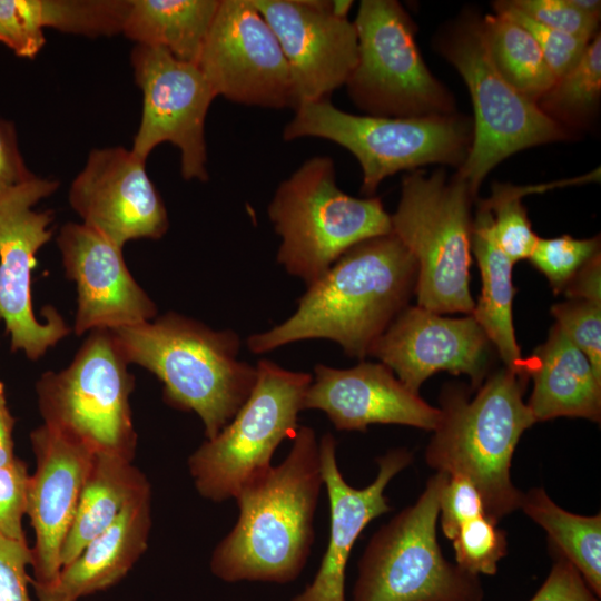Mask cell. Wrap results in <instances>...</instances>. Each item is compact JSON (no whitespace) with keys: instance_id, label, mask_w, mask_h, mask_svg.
<instances>
[{"instance_id":"ac0fdd59","label":"cell","mask_w":601,"mask_h":601,"mask_svg":"<svg viewBox=\"0 0 601 601\" xmlns=\"http://www.w3.org/2000/svg\"><path fill=\"white\" fill-rule=\"evenodd\" d=\"M485 333L472 315L461 318L406 306L372 344L367 356L386 365L412 392L433 374H465L477 388L489 366Z\"/></svg>"},{"instance_id":"6da1fadb","label":"cell","mask_w":601,"mask_h":601,"mask_svg":"<svg viewBox=\"0 0 601 601\" xmlns=\"http://www.w3.org/2000/svg\"><path fill=\"white\" fill-rule=\"evenodd\" d=\"M417 265L393 234L363 240L341 255L298 298L295 312L266 332L250 335L253 354L305 339H329L363 359L407 306Z\"/></svg>"},{"instance_id":"cb8c5ba5","label":"cell","mask_w":601,"mask_h":601,"mask_svg":"<svg viewBox=\"0 0 601 601\" xmlns=\"http://www.w3.org/2000/svg\"><path fill=\"white\" fill-rule=\"evenodd\" d=\"M150 525L148 489L132 499L72 562L62 566L57 581L49 587L78 600L114 585L147 549Z\"/></svg>"},{"instance_id":"8fae6325","label":"cell","mask_w":601,"mask_h":601,"mask_svg":"<svg viewBox=\"0 0 601 601\" xmlns=\"http://www.w3.org/2000/svg\"><path fill=\"white\" fill-rule=\"evenodd\" d=\"M441 50L465 81L474 109L471 145L456 174L469 185L473 197L489 171L505 158L566 137L561 125L496 71L480 21L455 24L442 40Z\"/></svg>"},{"instance_id":"f35d334b","label":"cell","mask_w":601,"mask_h":601,"mask_svg":"<svg viewBox=\"0 0 601 601\" xmlns=\"http://www.w3.org/2000/svg\"><path fill=\"white\" fill-rule=\"evenodd\" d=\"M511 3L531 19L563 33L589 41L599 33L600 18L580 11L569 0H512Z\"/></svg>"},{"instance_id":"9c48e42d","label":"cell","mask_w":601,"mask_h":601,"mask_svg":"<svg viewBox=\"0 0 601 601\" xmlns=\"http://www.w3.org/2000/svg\"><path fill=\"white\" fill-rule=\"evenodd\" d=\"M256 370L255 385L235 416L188 459L196 490L207 500L234 499L245 482L273 465L278 445L299 427L313 375L269 359H260Z\"/></svg>"},{"instance_id":"7c38bea8","label":"cell","mask_w":601,"mask_h":601,"mask_svg":"<svg viewBox=\"0 0 601 601\" xmlns=\"http://www.w3.org/2000/svg\"><path fill=\"white\" fill-rule=\"evenodd\" d=\"M354 26L357 62L346 87L358 108L378 117L451 115L452 97L424 63L397 1H361Z\"/></svg>"},{"instance_id":"ab89813d","label":"cell","mask_w":601,"mask_h":601,"mask_svg":"<svg viewBox=\"0 0 601 601\" xmlns=\"http://www.w3.org/2000/svg\"><path fill=\"white\" fill-rule=\"evenodd\" d=\"M486 515L483 499L475 485L457 474L449 475L440 496V522L451 541L467 521Z\"/></svg>"},{"instance_id":"f6af8a7d","label":"cell","mask_w":601,"mask_h":601,"mask_svg":"<svg viewBox=\"0 0 601 601\" xmlns=\"http://www.w3.org/2000/svg\"><path fill=\"white\" fill-rule=\"evenodd\" d=\"M14 420L7 404L4 384L0 381V466L11 463L16 456L13 453Z\"/></svg>"},{"instance_id":"484cf974","label":"cell","mask_w":601,"mask_h":601,"mask_svg":"<svg viewBox=\"0 0 601 601\" xmlns=\"http://www.w3.org/2000/svg\"><path fill=\"white\" fill-rule=\"evenodd\" d=\"M148 489L146 476L131 460L97 453L61 550V566L72 562L89 542L111 525L132 499Z\"/></svg>"},{"instance_id":"b9f144b4","label":"cell","mask_w":601,"mask_h":601,"mask_svg":"<svg viewBox=\"0 0 601 601\" xmlns=\"http://www.w3.org/2000/svg\"><path fill=\"white\" fill-rule=\"evenodd\" d=\"M578 570L556 553L553 565L530 601H599Z\"/></svg>"},{"instance_id":"d6a6232c","label":"cell","mask_w":601,"mask_h":601,"mask_svg":"<svg viewBox=\"0 0 601 601\" xmlns=\"http://www.w3.org/2000/svg\"><path fill=\"white\" fill-rule=\"evenodd\" d=\"M456 565L473 575H493L508 554L505 531L497 522L482 515L465 522L452 540Z\"/></svg>"},{"instance_id":"e575fe53","label":"cell","mask_w":601,"mask_h":601,"mask_svg":"<svg viewBox=\"0 0 601 601\" xmlns=\"http://www.w3.org/2000/svg\"><path fill=\"white\" fill-rule=\"evenodd\" d=\"M493 7L495 13L511 19L528 30L556 79L579 62L591 41L563 33L538 22L516 9L511 1H496Z\"/></svg>"},{"instance_id":"bcb514c9","label":"cell","mask_w":601,"mask_h":601,"mask_svg":"<svg viewBox=\"0 0 601 601\" xmlns=\"http://www.w3.org/2000/svg\"><path fill=\"white\" fill-rule=\"evenodd\" d=\"M30 583H32L33 585L38 601H77L72 598H69L60 593L52 587L40 585L38 583L32 582L31 580H30Z\"/></svg>"},{"instance_id":"681fc988","label":"cell","mask_w":601,"mask_h":601,"mask_svg":"<svg viewBox=\"0 0 601 601\" xmlns=\"http://www.w3.org/2000/svg\"><path fill=\"white\" fill-rule=\"evenodd\" d=\"M0 42L3 43V36H2L1 29H0Z\"/></svg>"},{"instance_id":"8d00e7d4","label":"cell","mask_w":601,"mask_h":601,"mask_svg":"<svg viewBox=\"0 0 601 601\" xmlns=\"http://www.w3.org/2000/svg\"><path fill=\"white\" fill-rule=\"evenodd\" d=\"M0 29L18 57L35 58L46 42L39 0H0Z\"/></svg>"},{"instance_id":"4fadbf2b","label":"cell","mask_w":601,"mask_h":601,"mask_svg":"<svg viewBox=\"0 0 601 601\" xmlns=\"http://www.w3.org/2000/svg\"><path fill=\"white\" fill-rule=\"evenodd\" d=\"M59 187L55 179L33 178L0 191V323L11 349L32 361L70 333L61 315L46 307L40 322L32 305L31 275L36 254L52 237L51 210L33 207Z\"/></svg>"},{"instance_id":"4316f807","label":"cell","mask_w":601,"mask_h":601,"mask_svg":"<svg viewBox=\"0 0 601 601\" xmlns=\"http://www.w3.org/2000/svg\"><path fill=\"white\" fill-rule=\"evenodd\" d=\"M219 1L130 0L121 33L137 45L197 63Z\"/></svg>"},{"instance_id":"30bf717a","label":"cell","mask_w":601,"mask_h":601,"mask_svg":"<svg viewBox=\"0 0 601 601\" xmlns=\"http://www.w3.org/2000/svg\"><path fill=\"white\" fill-rule=\"evenodd\" d=\"M110 329L89 333L68 367L48 371L37 382L39 411L46 425L89 446L96 454L131 460L137 435L128 372Z\"/></svg>"},{"instance_id":"f546056e","label":"cell","mask_w":601,"mask_h":601,"mask_svg":"<svg viewBox=\"0 0 601 601\" xmlns=\"http://www.w3.org/2000/svg\"><path fill=\"white\" fill-rule=\"evenodd\" d=\"M601 93V37L587 46L579 62L536 101L539 108L561 125L579 124L597 107ZM562 126V125H561Z\"/></svg>"},{"instance_id":"60d3db41","label":"cell","mask_w":601,"mask_h":601,"mask_svg":"<svg viewBox=\"0 0 601 601\" xmlns=\"http://www.w3.org/2000/svg\"><path fill=\"white\" fill-rule=\"evenodd\" d=\"M31 563L27 542L0 535V601H30L27 568Z\"/></svg>"},{"instance_id":"f1b7e54d","label":"cell","mask_w":601,"mask_h":601,"mask_svg":"<svg viewBox=\"0 0 601 601\" xmlns=\"http://www.w3.org/2000/svg\"><path fill=\"white\" fill-rule=\"evenodd\" d=\"M490 59L502 78L533 101L556 80L533 37L519 23L499 13L480 20Z\"/></svg>"},{"instance_id":"9a60e30c","label":"cell","mask_w":601,"mask_h":601,"mask_svg":"<svg viewBox=\"0 0 601 601\" xmlns=\"http://www.w3.org/2000/svg\"><path fill=\"white\" fill-rule=\"evenodd\" d=\"M198 67L217 96L248 106L294 108L288 65L252 0H220Z\"/></svg>"},{"instance_id":"d590c367","label":"cell","mask_w":601,"mask_h":601,"mask_svg":"<svg viewBox=\"0 0 601 601\" xmlns=\"http://www.w3.org/2000/svg\"><path fill=\"white\" fill-rule=\"evenodd\" d=\"M555 324L589 358L601 377V304L568 299L551 307Z\"/></svg>"},{"instance_id":"603a6c76","label":"cell","mask_w":601,"mask_h":601,"mask_svg":"<svg viewBox=\"0 0 601 601\" xmlns=\"http://www.w3.org/2000/svg\"><path fill=\"white\" fill-rule=\"evenodd\" d=\"M525 364L533 378L526 405L535 422L563 416L600 422L601 377L556 324Z\"/></svg>"},{"instance_id":"ffe728a7","label":"cell","mask_w":601,"mask_h":601,"mask_svg":"<svg viewBox=\"0 0 601 601\" xmlns=\"http://www.w3.org/2000/svg\"><path fill=\"white\" fill-rule=\"evenodd\" d=\"M66 276L77 287V335L114 329L157 316V306L128 270L122 248L82 223L65 224L57 237Z\"/></svg>"},{"instance_id":"d4e9b609","label":"cell","mask_w":601,"mask_h":601,"mask_svg":"<svg viewBox=\"0 0 601 601\" xmlns=\"http://www.w3.org/2000/svg\"><path fill=\"white\" fill-rule=\"evenodd\" d=\"M471 253L475 256L482 280L481 295L471 315L496 348L505 367L528 373L512 321L514 264L495 240L492 214L483 200H480L472 219Z\"/></svg>"},{"instance_id":"7dc6e473","label":"cell","mask_w":601,"mask_h":601,"mask_svg":"<svg viewBox=\"0 0 601 601\" xmlns=\"http://www.w3.org/2000/svg\"><path fill=\"white\" fill-rule=\"evenodd\" d=\"M580 11L600 18L601 2L597 0H569Z\"/></svg>"},{"instance_id":"836d02e7","label":"cell","mask_w":601,"mask_h":601,"mask_svg":"<svg viewBox=\"0 0 601 601\" xmlns=\"http://www.w3.org/2000/svg\"><path fill=\"white\" fill-rule=\"evenodd\" d=\"M600 253V238L575 239L569 235L538 238L529 257L549 280L555 294L562 293L578 270Z\"/></svg>"},{"instance_id":"52a82bcc","label":"cell","mask_w":601,"mask_h":601,"mask_svg":"<svg viewBox=\"0 0 601 601\" xmlns=\"http://www.w3.org/2000/svg\"><path fill=\"white\" fill-rule=\"evenodd\" d=\"M447 476L433 474L417 500L373 534L358 562L352 601H483L479 577L449 562L437 541Z\"/></svg>"},{"instance_id":"83f0119b","label":"cell","mask_w":601,"mask_h":601,"mask_svg":"<svg viewBox=\"0 0 601 601\" xmlns=\"http://www.w3.org/2000/svg\"><path fill=\"white\" fill-rule=\"evenodd\" d=\"M520 509L549 535L553 551L566 559L592 592L601 597V515L574 514L559 506L544 489L523 494Z\"/></svg>"},{"instance_id":"d6986e66","label":"cell","mask_w":601,"mask_h":601,"mask_svg":"<svg viewBox=\"0 0 601 601\" xmlns=\"http://www.w3.org/2000/svg\"><path fill=\"white\" fill-rule=\"evenodd\" d=\"M30 441L36 456L27 494V515L36 535L31 581L49 587L61 571V550L96 453L46 424L31 432Z\"/></svg>"},{"instance_id":"5b68a950","label":"cell","mask_w":601,"mask_h":601,"mask_svg":"<svg viewBox=\"0 0 601 601\" xmlns=\"http://www.w3.org/2000/svg\"><path fill=\"white\" fill-rule=\"evenodd\" d=\"M267 211L280 237L278 264L307 286L354 245L393 233L380 198L338 188L328 156L312 157L282 181Z\"/></svg>"},{"instance_id":"277c9868","label":"cell","mask_w":601,"mask_h":601,"mask_svg":"<svg viewBox=\"0 0 601 601\" xmlns=\"http://www.w3.org/2000/svg\"><path fill=\"white\" fill-rule=\"evenodd\" d=\"M529 378L504 366L472 398L465 388L445 387L441 420L425 450L426 464L436 472L475 485L495 522L520 509L523 497L511 480V463L520 437L536 423L523 401Z\"/></svg>"},{"instance_id":"1f68e13d","label":"cell","mask_w":601,"mask_h":601,"mask_svg":"<svg viewBox=\"0 0 601 601\" xmlns=\"http://www.w3.org/2000/svg\"><path fill=\"white\" fill-rule=\"evenodd\" d=\"M535 188L496 183L491 196L483 200L492 214L495 240L513 264L529 258L539 238L521 201Z\"/></svg>"},{"instance_id":"7bdbcfd3","label":"cell","mask_w":601,"mask_h":601,"mask_svg":"<svg viewBox=\"0 0 601 601\" xmlns=\"http://www.w3.org/2000/svg\"><path fill=\"white\" fill-rule=\"evenodd\" d=\"M35 176L26 166L19 150L13 122L0 118V191Z\"/></svg>"},{"instance_id":"c3c4849f","label":"cell","mask_w":601,"mask_h":601,"mask_svg":"<svg viewBox=\"0 0 601 601\" xmlns=\"http://www.w3.org/2000/svg\"><path fill=\"white\" fill-rule=\"evenodd\" d=\"M353 4V1L347 0H334L331 1L332 11L342 18H347V13Z\"/></svg>"},{"instance_id":"2e32d148","label":"cell","mask_w":601,"mask_h":601,"mask_svg":"<svg viewBox=\"0 0 601 601\" xmlns=\"http://www.w3.org/2000/svg\"><path fill=\"white\" fill-rule=\"evenodd\" d=\"M69 203L83 225L121 248L134 239H159L169 227L146 160L122 146L90 151L71 184Z\"/></svg>"},{"instance_id":"ee69618b","label":"cell","mask_w":601,"mask_h":601,"mask_svg":"<svg viewBox=\"0 0 601 601\" xmlns=\"http://www.w3.org/2000/svg\"><path fill=\"white\" fill-rule=\"evenodd\" d=\"M601 256L588 260L568 283L562 293L569 299H581L601 304Z\"/></svg>"},{"instance_id":"44dd1931","label":"cell","mask_w":601,"mask_h":601,"mask_svg":"<svg viewBox=\"0 0 601 601\" xmlns=\"http://www.w3.org/2000/svg\"><path fill=\"white\" fill-rule=\"evenodd\" d=\"M304 410H319L338 431L365 432L371 424L434 431L441 411L410 391L383 363L361 361L349 368L316 364Z\"/></svg>"},{"instance_id":"74e56055","label":"cell","mask_w":601,"mask_h":601,"mask_svg":"<svg viewBox=\"0 0 601 601\" xmlns=\"http://www.w3.org/2000/svg\"><path fill=\"white\" fill-rule=\"evenodd\" d=\"M29 474L23 461L0 466V535L27 542L22 518L27 514Z\"/></svg>"},{"instance_id":"3957f363","label":"cell","mask_w":601,"mask_h":601,"mask_svg":"<svg viewBox=\"0 0 601 601\" xmlns=\"http://www.w3.org/2000/svg\"><path fill=\"white\" fill-rule=\"evenodd\" d=\"M110 332L129 364L162 382L169 405L199 416L206 439L229 423L255 385L256 366L238 358L242 342L231 329L169 312Z\"/></svg>"},{"instance_id":"7402d4cb","label":"cell","mask_w":601,"mask_h":601,"mask_svg":"<svg viewBox=\"0 0 601 601\" xmlns=\"http://www.w3.org/2000/svg\"><path fill=\"white\" fill-rule=\"evenodd\" d=\"M318 447L331 509L329 539L313 581L292 601H346L345 572L351 550L366 525L391 510L384 491L392 479L411 464L413 455L406 449L388 451L377 459L375 480L356 489L339 471L335 437L325 433Z\"/></svg>"},{"instance_id":"ba28073f","label":"cell","mask_w":601,"mask_h":601,"mask_svg":"<svg viewBox=\"0 0 601 601\" xmlns=\"http://www.w3.org/2000/svg\"><path fill=\"white\" fill-rule=\"evenodd\" d=\"M304 137L331 140L351 151L362 168V193L368 197L384 178L401 170L427 164L460 167L471 145L467 126L453 115L361 116L336 108L329 99L295 109L283 138Z\"/></svg>"},{"instance_id":"4dcf8cb0","label":"cell","mask_w":601,"mask_h":601,"mask_svg":"<svg viewBox=\"0 0 601 601\" xmlns=\"http://www.w3.org/2000/svg\"><path fill=\"white\" fill-rule=\"evenodd\" d=\"M43 28L96 38L122 32L130 0H39Z\"/></svg>"},{"instance_id":"5bb4252c","label":"cell","mask_w":601,"mask_h":601,"mask_svg":"<svg viewBox=\"0 0 601 601\" xmlns=\"http://www.w3.org/2000/svg\"><path fill=\"white\" fill-rule=\"evenodd\" d=\"M135 80L142 92V112L131 151L147 160L162 142L180 151L184 179L208 180L205 120L217 97L197 63L168 51L136 45L130 55Z\"/></svg>"},{"instance_id":"8992f818","label":"cell","mask_w":601,"mask_h":601,"mask_svg":"<svg viewBox=\"0 0 601 601\" xmlns=\"http://www.w3.org/2000/svg\"><path fill=\"white\" fill-rule=\"evenodd\" d=\"M472 198L457 175L415 171L404 176L391 215L393 234L417 265V305L437 314L471 315L475 306L470 292Z\"/></svg>"},{"instance_id":"7a4b0ae2","label":"cell","mask_w":601,"mask_h":601,"mask_svg":"<svg viewBox=\"0 0 601 601\" xmlns=\"http://www.w3.org/2000/svg\"><path fill=\"white\" fill-rule=\"evenodd\" d=\"M283 462L245 482L238 518L210 558L226 582L288 583L303 571L314 542V516L324 485L318 440L299 426Z\"/></svg>"},{"instance_id":"e0dca14e","label":"cell","mask_w":601,"mask_h":601,"mask_svg":"<svg viewBox=\"0 0 601 601\" xmlns=\"http://www.w3.org/2000/svg\"><path fill=\"white\" fill-rule=\"evenodd\" d=\"M268 22L285 55L294 109L329 99L346 85L357 62L354 22L336 16L331 1L252 0Z\"/></svg>"}]
</instances>
